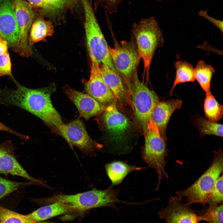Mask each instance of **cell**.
Segmentation results:
<instances>
[{"mask_svg":"<svg viewBox=\"0 0 223 223\" xmlns=\"http://www.w3.org/2000/svg\"><path fill=\"white\" fill-rule=\"evenodd\" d=\"M12 80L16 89H0V104L22 109L38 117L48 125L55 128L63 124L51 100V95L55 90L54 85L31 89L21 85L14 78Z\"/></svg>","mask_w":223,"mask_h":223,"instance_id":"obj_1","label":"cell"},{"mask_svg":"<svg viewBox=\"0 0 223 223\" xmlns=\"http://www.w3.org/2000/svg\"><path fill=\"white\" fill-rule=\"evenodd\" d=\"M119 189L108 187L104 190L93 188L92 190L74 195L55 194L49 197L33 198V202L40 205H47L58 202L78 211L80 214L93 208L111 207L116 208V204H125V201L117 197Z\"/></svg>","mask_w":223,"mask_h":223,"instance_id":"obj_2","label":"cell"},{"mask_svg":"<svg viewBox=\"0 0 223 223\" xmlns=\"http://www.w3.org/2000/svg\"><path fill=\"white\" fill-rule=\"evenodd\" d=\"M132 32L139 59L143 61V77L146 75L148 78L154 53L158 48L164 44L161 30L155 18L151 17L135 24Z\"/></svg>","mask_w":223,"mask_h":223,"instance_id":"obj_3","label":"cell"},{"mask_svg":"<svg viewBox=\"0 0 223 223\" xmlns=\"http://www.w3.org/2000/svg\"><path fill=\"white\" fill-rule=\"evenodd\" d=\"M85 15L84 27L90 57L106 65L119 74L112 62L109 46L103 34L90 0H81Z\"/></svg>","mask_w":223,"mask_h":223,"instance_id":"obj_4","label":"cell"},{"mask_svg":"<svg viewBox=\"0 0 223 223\" xmlns=\"http://www.w3.org/2000/svg\"><path fill=\"white\" fill-rule=\"evenodd\" d=\"M145 144L142 149L141 156L148 166L154 169L158 176L156 190H158L162 180L168 179L165 170L166 158L167 154L166 138L160 133L157 126L150 118L144 134Z\"/></svg>","mask_w":223,"mask_h":223,"instance_id":"obj_5","label":"cell"},{"mask_svg":"<svg viewBox=\"0 0 223 223\" xmlns=\"http://www.w3.org/2000/svg\"><path fill=\"white\" fill-rule=\"evenodd\" d=\"M223 170V151L219 148L214 151L212 161L205 172L193 184L176 192L177 195L184 198L186 204L190 206L205 202Z\"/></svg>","mask_w":223,"mask_h":223,"instance_id":"obj_6","label":"cell"},{"mask_svg":"<svg viewBox=\"0 0 223 223\" xmlns=\"http://www.w3.org/2000/svg\"><path fill=\"white\" fill-rule=\"evenodd\" d=\"M125 84L130 104L144 134L153 109L159 102V98L154 91L139 80L137 70L130 81Z\"/></svg>","mask_w":223,"mask_h":223,"instance_id":"obj_7","label":"cell"},{"mask_svg":"<svg viewBox=\"0 0 223 223\" xmlns=\"http://www.w3.org/2000/svg\"><path fill=\"white\" fill-rule=\"evenodd\" d=\"M56 128L72 148L76 147L86 155L94 156L103 148L102 145L90 138L83 122L79 119L63 123Z\"/></svg>","mask_w":223,"mask_h":223,"instance_id":"obj_8","label":"cell"},{"mask_svg":"<svg viewBox=\"0 0 223 223\" xmlns=\"http://www.w3.org/2000/svg\"><path fill=\"white\" fill-rule=\"evenodd\" d=\"M109 51L114 65L125 83L131 80L137 70L139 59L136 44L133 41H122L116 43L114 47H109Z\"/></svg>","mask_w":223,"mask_h":223,"instance_id":"obj_9","label":"cell"},{"mask_svg":"<svg viewBox=\"0 0 223 223\" xmlns=\"http://www.w3.org/2000/svg\"><path fill=\"white\" fill-rule=\"evenodd\" d=\"M103 118L110 139L116 146L113 153L124 154L122 143L130 125L129 119L118 111L115 103L108 105L104 109Z\"/></svg>","mask_w":223,"mask_h":223,"instance_id":"obj_10","label":"cell"},{"mask_svg":"<svg viewBox=\"0 0 223 223\" xmlns=\"http://www.w3.org/2000/svg\"><path fill=\"white\" fill-rule=\"evenodd\" d=\"M14 3L19 32L18 43L14 52L23 57H28L33 53L28 45V38L35 12L34 8L24 0H14Z\"/></svg>","mask_w":223,"mask_h":223,"instance_id":"obj_11","label":"cell"},{"mask_svg":"<svg viewBox=\"0 0 223 223\" xmlns=\"http://www.w3.org/2000/svg\"><path fill=\"white\" fill-rule=\"evenodd\" d=\"M0 35L8 47L15 50L19 38L14 0H0Z\"/></svg>","mask_w":223,"mask_h":223,"instance_id":"obj_12","label":"cell"},{"mask_svg":"<svg viewBox=\"0 0 223 223\" xmlns=\"http://www.w3.org/2000/svg\"><path fill=\"white\" fill-rule=\"evenodd\" d=\"M182 200L177 195L172 196L166 207L159 211L160 217L164 220L165 223H199L202 221Z\"/></svg>","mask_w":223,"mask_h":223,"instance_id":"obj_13","label":"cell"},{"mask_svg":"<svg viewBox=\"0 0 223 223\" xmlns=\"http://www.w3.org/2000/svg\"><path fill=\"white\" fill-rule=\"evenodd\" d=\"M90 59V76L85 83V91L103 105L114 103L116 100L103 78L100 65L93 58Z\"/></svg>","mask_w":223,"mask_h":223,"instance_id":"obj_14","label":"cell"},{"mask_svg":"<svg viewBox=\"0 0 223 223\" xmlns=\"http://www.w3.org/2000/svg\"><path fill=\"white\" fill-rule=\"evenodd\" d=\"M15 149L10 140L0 143V174L18 176L29 181L44 185L42 181L30 175L19 163L14 153Z\"/></svg>","mask_w":223,"mask_h":223,"instance_id":"obj_15","label":"cell"},{"mask_svg":"<svg viewBox=\"0 0 223 223\" xmlns=\"http://www.w3.org/2000/svg\"><path fill=\"white\" fill-rule=\"evenodd\" d=\"M63 89L65 94L77 107L80 115L86 120L99 114L104 109L103 105L87 94L68 86Z\"/></svg>","mask_w":223,"mask_h":223,"instance_id":"obj_16","label":"cell"},{"mask_svg":"<svg viewBox=\"0 0 223 223\" xmlns=\"http://www.w3.org/2000/svg\"><path fill=\"white\" fill-rule=\"evenodd\" d=\"M182 101L178 99H170L164 102H159L151 113V119L158 127L160 134L166 138V131L169 120L173 112L180 108Z\"/></svg>","mask_w":223,"mask_h":223,"instance_id":"obj_17","label":"cell"},{"mask_svg":"<svg viewBox=\"0 0 223 223\" xmlns=\"http://www.w3.org/2000/svg\"><path fill=\"white\" fill-rule=\"evenodd\" d=\"M103 78L116 100L122 105L130 104L129 94L120 76L107 66L100 65Z\"/></svg>","mask_w":223,"mask_h":223,"instance_id":"obj_18","label":"cell"},{"mask_svg":"<svg viewBox=\"0 0 223 223\" xmlns=\"http://www.w3.org/2000/svg\"><path fill=\"white\" fill-rule=\"evenodd\" d=\"M71 214L80 213L74 209L56 202L42 207L27 216L32 220L37 223L58 216Z\"/></svg>","mask_w":223,"mask_h":223,"instance_id":"obj_19","label":"cell"},{"mask_svg":"<svg viewBox=\"0 0 223 223\" xmlns=\"http://www.w3.org/2000/svg\"><path fill=\"white\" fill-rule=\"evenodd\" d=\"M105 167L106 173L111 181L109 187L111 188L121 183L130 173L146 168L131 165L122 161H115L107 163Z\"/></svg>","mask_w":223,"mask_h":223,"instance_id":"obj_20","label":"cell"},{"mask_svg":"<svg viewBox=\"0 0 223 223\" xmlns=\"http://www.w3.org/2000/svg\"><path fill=\"white\" fill-rule=\"evenodd\" d=\"M36 17L31 25L28 35V45L32 50L35 43L51 36L54 33V26L51 21L45 20L42 15Z\"/></svg>","mask_w":223,"mask_h":223,"instance_id":"obj_21","label":"cell"},{"mask_svg":"<svg viewBox=\"0 0 223 223\" xmlns=\"http://www.w3.org/2000/svg\"><path fill=\"white\" fill-rule=\"evenodd\" d=\"M176 69L175 77L172 88L170 91L172 95L173 90L177 85L180 83L194 82L195 68L190 63L182 60L176 62L175 63Z\"/></svg>","mask_w":223,"mask_h":223,"instance_id":"obj_22","label":"cell"},{"mask_svg":"<svg viewBox=\"0 0 223 223\" xmlns=\"http://www.w3.org/2000/svg\"><path fill=\"white\" fill-rule=\"evenodd\" d=\"M45 1L46 8L43 15L55 20L61 18L68 9L72 10L75 6L72 0Z\"/></svg>","mask_w":223,"mask_h":223,"instance_id":"obj_23","label":"cell"},{"mask_svg":"<svg viewBox=\"0 0 223 223\" xmlns=\"http://www.w3.org/2000/svg\"><path fill=\"white\" fill-rule=\"evenodd\" d=\"M213 68L202 60H199L195 68V77L200 85L206 93L211 92L210 84L213 74Z\"/></svg>","mask_w":223,"mask_h":223,"instance_id":"obj_24","label":"cell"},{"mask_svg":"<svg viewBox=\"0 0 223 223\" xmlns=\"http://www.w3.org/2000/svg\"><path fill=\"white\" fill-rule=\"evenodd\" d=\"M203 109L205 116L208 120L216 122L223 116V106L219 103L211 92L206 93Z\"/></svg>","mask_w":223,"mask_h":223,"instance_id":"obj_25","label":"cell"},{"mask_svg":"<svg viewBox=\"0 0 223 223\" xmlns=\"http://www.w3.org/2000/svg\"><path fill=\"white\" fill-rule=\"evenodd\" d=\"M196 124L201 135H212L223 137V125L204 118H198Z\"/></svg>","mask_w":223,"mask_h":223,"instance_id":"obj_26","label":"cell"},{"mask_svg":"<svg viewBox=\"0 0 223 223\" xmlns=\"http://www.w3.org/2000/svg\"><path fill=\"white\" fill-rule=\"evenodd\" d=\"M202 221L208 223H223V204L205 207L199 213Z\"/></svg>","mask_w":223,"mask_h":223,"instance_id":"obj_27","label":"cell"},{"mask_svg":"<svg viewBox=\"0 0 223 223\" xmlns=\"http://www.w3.org/2000/svg\"><path fill=\"white\" fill-rule=\"evenodd\" d=\"M0 223H37L27 215L12 211L0 206Z\"/></svg>","mask_w":223,"mask_h":223,"instance_id":"obj_28","label":"cell"},{"mask_svg":"<svg viewBox=\"0 0 223 223\" xmlns=\"http://www.w3.org/2000/svg\"><path fill=\"white\" fill-rule=\"evenodd\" d=\"M36 184L37 183L31 181L20 182L12 181L0 177V199L20 188Z\"/></svg>","mask_w":223,"mask_h":223,"instance_id":"obj_29","label":"cell"},{"mask_svg":"<svg viewBox=\"0 0 223 223\" xmlns=\"http://www.w3.org/2000/svg\"><path fill=\"white\" fill-rule=\"evenodd\" d=\"M223 175L222 174L216 181L206 199L204 206L207 204L212 206L222 203Z\"/></svg>","mask_w":223,"mask_h":223,"instance_id":"obj_30","label":"cell"},{"mask_svg":"<svg viewBox=\"0 0 223 223\" xmlns=\"http://www.w3.org/2000/svg\"><path fill=\"white\" fill-rule=\"evenodd\" d=\"M11 63L8 52L0 55V77L8 76L13 78L11 71Z\"/></svg>","mask_w":223,"mask_h":223,"instance_id":"obj_31","label":"cell"},{"mask_svg":"<svg viewBox=\"0 0 223 223\" xmlns=\"http://www.w3.org/2000/svg\"><path fill=\"white\" fill-rule=\"evenodd\" d=\"M121 0H96L94 3V10L99 6L103 7L109 13L116 12L118 6Z\"/></svg>","mask_w":223,"mask_h":223,"instance_id":"obj_32","label":"cell"},{"mask_svg":"<svg viewBox=\"0 0 223 223\" xmlns=\"http://www.w3.org/2000/svg\"><path fill=\"white\" fill-rule=\"evenodd\" d=\"M206 10H200L199 15L201 16L206 18L216 26L221 31L223 32V21L216 20L208 15Z\"/></svg>","mask_w":223,"mask_h":223,"instance_id":"obj_33","label":"cell"},{"mask_svg":"<svg viewBox=\"0 0 223 223\" xmlns=\"http://www.w3.org/2000/svg\"><path fill=\"white\" fill-rule=\"evenodd\" d=\"M0 131H5L11 133L16 136L20 139L27 141L29 139V137L25 135L15 131L9 128L0 121Z\"/></svg>","mask_w":223,"mask_h":223,"instance_id":"obj_34","label":"cell"},{"mask_svg":"<svg viewBox=\"0 0 223 223\" xmlns=\"http://www.w3.org/2000/svg\"><path fill=\"white\" fill-rule=\"evenodd\" d=\"M28 2L34 8L40 11L41 15L43 14L46 8V2L45 0H27Z\"/></svg>","mask_w":223,"mask_h":223,"instance_id":"obj_35","label":"cell"},{"mask_svg":"<svg viewBox=\"0 0 223 223\" xmlns=\"http://www.w3.org/2000/svg\"><path fill=\"white\" fill-rule=\"evenodd\" d=\"M8 47L7 42L3 39L0 35V55L8 52Z\"/></svg>","mask_w":223,"mask_h":223,"instance_id":"obj_36","label":"cell"},{"mask_svg":"<svg viewBox=\"0 0 223 223\" xmlns=\"http://www.w3.org/2000/svg\"><path fill=\"white\" fill-rule=\"evenodd\" d=\"M80 0H72V1L75 5H77L79 2L80 1Z\"/></svg>","mask_w":223,"mask_h":223,"instance_id":"obj_37","label":"cell"},{"mask_svg":"<svg viewBox=\"0 0 223 223\" xmlns=\"http://www.w3.org/2000/svg\"><path fill=\"white\" fill-rule=\"evenodd\" d=\"M37 223H50L49 222H47V221H40V222H38Z\"/></svg>","mask_w":223,"mask_h":223,"instance_id":"obj_38","label":"cell"},{"mask_svg":"<svg viewBox=\"0 0 223 223\" xmlns=\"http://www.w3.org/2000/svg\"><path fill=\"white\" fill-rule=\"evenodd\" d=\"M156 0L157 1H161L163 0Z\"/></svg>","mask_w":223,"mask_h":223,"instance_id":"obj_39","label":"cell"},{"mask_svg":"<svg viewBox=\"0 0 223 223\" xmlns=\"http://www.w3.org/2000/svg\"><path fill=\"white\" fill-rule=\"evenodd\" d=\"M90 2L91 3L92 1V0H90Z\"/></svg>","mask_w":223,"mask_h":223,"instance_id":"obj_40","label":"cell"}]
</instances>
